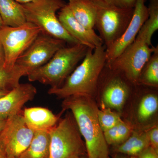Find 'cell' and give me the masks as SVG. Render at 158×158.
Returning <instances> with one entry per match:
<instances>
[{"mask_svg": "<svg viewBox=\"0 0 158 158\" xmlns=\"http://www.w3.org/2000/svg\"><path fill=\"white\" fill-rule=\"evenodd\" d=\"M41 33V30L31 23L19 27L3 26L0 29V41L5 52L4 68L11 70L19 58Z\"/></svg>", "mask_w": 158, "mask_h": 158, "instance_id": "obj_8", "label": "cell"}, {"mask_svg": "<svg viewBox=\"0 0 158 158\" xmlns=\"http://www.w3.org/2000/svg\"><path fill=\"white\" fill-rule=\"evenodd\" d=\"M60 39L40 33L31 46L17 59L15 65L27 76L49 61L54 54L65 46Z\"/></svg>", "mask_w": 158, "mask_h": 158, "instance_id": "obj_9", "label": "cell"}, {"mask_svg": "<svg viewBox=\"0 0 158 158\" xmlns=\"http://www.w3.org/2000/svg\"><path fill=\"white\" fill-rule=\"evenodd\" d=\"M37 1H38V0H19L18 2L23 4H26V3L34 2H37Z\"/></svg>", "mask_w": 158, "mask_h": 158, "instance_id": "obj_33", "label": "cell"}, {"mask_svg": "<svg viewBox=\"0 0 158 158\" xmlns=\"http://www.w3.org/2000/svg\"><path fill=\"white\" fill-rule=\"evenodd\" d=\"M0 17L6 27H15L27 22L22 4L15 0H0Z\"/></svg>", "mask_w": 158, "mask_h": 158, "instance_id": "obj_17", "label": "cell"}, {"mask_svg": "<svg viewBox=\"0 0 158 158\" xmlns=\"http://www.w3.org/2000/svg\"><path fill=\"white\" fill-rule=\"evenodd\" d=\"M113 158H137V156L126 155L122 154L116 153Z\"/></svg>", "mask_w": 158, "mask_h": 158, "instance_id": "obj_30", "label": "cell"}, {"mask_svg": "<svg viewBox=\"0 0 158 158\" xmlns=\"http://www.w3.org/2000/svg\"><path fill=\"white\" fill-rule=\"evenodd\" d=\"M66 4L63 0H38L22 6L27 22L39 27L41 33L63 40L69 45L81 44L69 34L56 15L57 11Z\"/></svg>", "mask_w": 158, "mask_h": 158, "instance_id": "obj_4", "label": "cell"}, {"mask_svg": "<svg viewBox=\"0 0 158 158\" xmlns=\"http://www.w3.org/2000/svg\"><path fill=\"white\" fill-rule=\"evenodd\" d=\"M49 158H81L87 155L85 142L71 113H67L49 131Z\"/></svg>", "mask_w": 158, "mask_h": 158, "instance_id": "obj_5", "label": "cell"}, {"mask_svg": "<svg viewBox=\"0 0 158 158\" xmlns=\"http://www.w3.org/2000/svg\"><path fill=\"white\" fill-rule=\"evenodd\" d=\"M89 48L78 44L60 48L45 65L28 75L29 81L49 85L51 88H59L84 59Z\"/></svg>", "mask_w": 158, "mask_h": 158, "instance_id": "obj_3", "label": "cell"}, {"mask_svg": "<svg viewBox=\"0 0 158 158\" xmlns=\"http://www.w3.org/2000/svg\"><path fill=\"white\" fill-rule=\"evenodd\" d=\"M137 158H158V152L149 146L137 156Z\"/></svg>", "mask_w": 158, "mask_h": 158, "instance_id": "obj_28", "label": "cell"}, {"mask_svg": "<svg viewBox=\"0 0 158 158\" xmlns=\"http://www.w3.org/2000/svg\"><path fill=\"white\" fill-rule=\"evenodd\" d=\"M62 113L56 115L47 108L35 107L25 108L23 115L27 126L36 132L50 131L58 123Z\"/></svg>", "mask_w": 158, "mask_h": 158, "instance_id": "obj_15", "label": "cell"}, {"mask_svg": "<svg viewBox=\"0 0 158 158\" xmlns=\"http://www.w3.org/2000/svg\"><path fill=\"white\" fill-rule=\"evenodd\" d=\"M156 48L136 37L113 62L106 64L110 69L124 76L134 86H138L141 70Z\"/></svg>", "mask_w": 158, "mask_h": 158, "instance_id": "obj_7", "label": "cell"}, {"mask_svg": "<svg viewBox=\"0 0 158 158\" xmlns=\"http://www.w3.org/2000/svg\"><path fill=\"white\" fill-rule=\"evenodd\" d=\"M148 8V17L137 35V37L152 46L151 40L158 29V0H149Z\"/></svg>", "mask_w": 158, "mask_h": 158, "instance_id": "obj_20", "label": "cell"}, {"mask_svg": "<svg viewBox=\"0 0 158 158\" xmlns=\"http://www.w3.org/2000/svg\"><path fill=\"white\" fill-rule=\"evenodd\" d=\"M96 11L95 27L106 49L119 38L132 17L134 9H122L104 0H90Z\"/></svg>", "mask_w": 158, "mask_h": 158, "instance_id": "obj_6", "label": "cell"}, {"mask_svg": "<svg viewBox=\"0 0 158 158\" xmlns=\"http://www.w3.org/2000/svg\"><path fill=\"white\" fill-rule=\"evenodd\" d=\"M81 158H88V157H87V155H85L83 156H82V157H81Z\"/></svg>", "mask_w": 158, "mask_h": 158, "instance_id": "obj_36", "label": "cell"}, {"mask_svg": "<svg viewBox=\"0 0 158 158\" xmlns=\"http://www.w3.org/2000/svg\"><path fill=\"white\" fill-rule=\"evenodd\" d=\"M76 19L88 29L95 27L96 11L90 0H69L67 4Z\"/></svg>", "mask_w": 158, "mask_h": 158, "instance_id": "obj_18", "label": "cell"}, {"mask_svg": "<svg viewBox=\"0 0 158 158\" xmlns=\"http://www.w3.org/2000/svg\"><path fill=\"white\" fill-rule=\"evenodd\" d=\"M150 146L147 131H135L127 140L114 147L116 153L137 156Z\"/></svg>", "mask_w": 158, "mask_h": 158, "instance_id": "obj_16", "label": "cell"}, {"mask_svg": "<svg viewBox=\"0 0 158 158\" xmlns=\"http://www.w3.org/2000/svg\"><path fill=\"white\" fill-rule=\"evenodd\" d=\"M58 18L69 34L80 43L93 49L103 45L102 40L94 29H87L76 19L67 4L59 10Z\"/></svg>", "mask_w": 158, "mask_h": 158, "instance_id": "obj_13", "label": "cell"}, {"mask_svg": "<svg viewBox=\"0 0 158 158\" xmlns=\"http://www.w3.org/2000/svg\"><path fill=\"white\" fill-rule=\"evenodd\" d=\"M107 2L122 9H134L136 0H104Z\"/></svg>", "mask_w": 158, "mask_h": 158, "instance_id": "obj_27", "label": "cell"}, {"mask_svg": "<svg viewBox=\"0 0 158 158\" xmlns=\"http://www.w3.org/2000/svg\"><path fill=\"white\" fill-rule=\"evenodd\" d=\"M100 126L103 132L106 131L123 121L120 114L108 108H102L98 111Z\"/></svg>", "mask_w": 158, "mask_h": 158, "instance_id": "obj_25", "label": "cell"}, {"mask_svg": "<svg viewBox=\"0 0 158 158\" xmlns=\"http://www.w3.org/2000/svg\"><path fill=\"white\" fill-rule=\"evenodd\" d=\"M62 112L70 110L85 139L88 158H110L109 148L98 118V108L93 98L82 96L64 98Z\"/></svg>", "mask_w": 158, "mask_h": 158, "instance_id": "obj_1", "label": "cell"}, {"mask_svg": "<svg viewBox=\"0 0 158 158\" xmlns=\"http://www.w3.org/2000/svg\"><path fill=\"white\" fill-rule=\"evenodd\" d=\"M15 1H16L17 2H18L19 0H15Z\"/></svg>", "mask_w": 158, "mask_h": 158, "instance_id": "obj_37", "label": "cell"}, {"mask_svg": "<svg viewBox=\"0 0 158 158\" xmlns=\"http://www.w3.org/2000/svg\"><path fill=\"white\" fill-rule=\"evenodd\" d=\"M106 62V47L89 48L81 63L77 66L62 86L50 88L48 93L64 99L71 96L94 98L98 91L99 80Z\"/></svg>", "mask_w": 158, "mask_h": 158, "instance_id": "obj_2", "label": "cell"}, {"mask_svg": "<svg viewBox=\"0 0 158 158\" xmlns=\"http://www.w3.org/2000/svg\"><path fill=\"white\" fill-rule=\"evenodd\" d=\"M107 67L109 75L102 85V108H108L121 112L133 85L122 74Z\"/></svg>", "mask_w": 158, "mask_h": 158, "instance_id": "obj_11", "label": "cell"}, {"mask_svg": "<svg viewBox=\"0 0 158 158\" xmlns=\"http://www.w3.org/2000/svg\"><path fill=\"white\" fill-rule=\"evenodd\" d=\"M50 147L49 131L34 132L28 147L19 158H49Z\"/></svg>", "mask_w": 158, "mask_h": 158, "instance_id": "obj_19", "label": "cell"}, {"mask_svg": "<svg viewBox=\"0 0 158 158\" xmlns=\"http://www.w3.org/2000/svg\"><path fill=\"white\" fill-rule=\"evenodd\" d=\"M147 0H136L131 19L124 33L109 48L106 49L107 64H110L132 43L148 17Z\"/></svg>", "mask_w": 158, "mask_h": 158, "instance_id": "obj_12", "label": "cell"}, {"mask_svg": "<svg viewBox=\"0 0 158 158\" xmlns=\"http://www.w3.org/2000/svg\"><path fill=\"white\" fill-rule=\"evenodd\" d=\"M37 93V89L31 84H19L0 98V117L7 119L20 113L24 105L32 100Z\"/></svg>", "mask_w": 158, "mask_h": 158, "instance_id": "obj_14", "label": "cell"}, {"mask_svg": "<svg viewBox=\"0 0 158 158\" xmlns=\"http://www.w3.org/2000/svg\"><path fill=\"white\" fill-rule=\"evenodd\" d=\"M4 26L3 24L2 21V19H1V17H0V29L2 28V27Z\"/></svg>", "mask_w": 158, "mask_h": 158, "instance_id": "obj_35", "label": "cell"}, {"mask_svg": "<svg viewBox=\"0 0 158 158\" xmlns=\"http://www.w3.org/2000/svg\"><path fill=\"white\" fill-rule=\"evenodd\" d=\"M23 76V73L15 65L11 70L0 68V90L10 91L19 85L20 79Z\"/></svg>", "mask_w": 158, "mask_h": 158, "instance_id": "obj_24", "label": "cell"}, {"mask_svg": "<svg viewBox=\"0 0 158 158\" xmlns=\"http://www.w3.org/2000/svg\"><path fill=\"white\" fill-rule=\"evenodd\" d=\"M153 88H158V46L141 70L138 85Z\"/></svg>", "mask_w": 158, "mask_h": 158, "instance_id": "obj_21", "label": "cell"}, {"mask_svg": "<svg viewBox=\"0 0 158 158\" xmlns=\"http://www.w3.org/2000/svg\"><path fill=\"white\" fill-rule=\"evenodd\" d=\"M133 130L131 123L123 120L115 126L104 132V135L108 145L115 147L127 140Z\"/></svg>", "mask_w": 158, "mask_h": 158, "instance_id": "obj_22", "label": "cell"}, {"mask_svg": "<svg viewBox=\"0 0 158 158\" xmlns=\"http://www.w3.org/2000/svg\"><path fill=\"white\" fill-rule=\"evenodd\" d=\"M5 62V55L3 46L0 41V68L4 67Z\"/></svg>", "mask_w": 158, "mask_h": 158, "instance_id": "obj_29", "label": "cell"}, {"mask_svg": "<svg viewBox=\"0 0 158 158\" xmlns=\"http://www.w3.org/2000/svg\"><path fill=\"white\" fill-rule=\"evenodd\" d=\"M22 112L7 118L0 134V145L8 158H19L34 137V131L26 124Z\"/></svg>", "mask_w": 158, "mask_h": 158, "instance_id": "obj_10", "label": "cell"}, {"mask_svg": "<svg viewBox=\"0 0 158 158\" xmlns=\"http://www.w3.org/2000/svg\"><path fill=\"white\" fill-rule=\"evenodd\" d=\"M9 91H3V90H0V98L2 97L4 95H6Z\"/></svg>", "mask_w": 158, "mask_h": 158, "instance_id": "obj_34", "label": "cell"}, {"mask_svg": "<svg viewBox=\"0 0 158 158\" xmlns=\"http://www.w3.org/2000/svg\"><path fill=\"white\" fill-rule=\"evenodd\" d=\"M0 158H8L6 152H5L1 145H0Z\"/></svg>", "mask_w": 158, "mask_h": 158, "instance_id": "obj_32", "label": "cell"}, {"mask_svg": "<svg viewBox=\"0 0 158 158\" xmlns=\"http://www.w3.org/2000/svg\"><path fill=\"white\" fill-rule=\"evenodd\" d=\"M158 109V97L154 94H148L141 100L137 111L138 120L144 122L152 117Z\"/></svg>", "mask_w": 158, "mask_h": 158, "instance_id": "obj_23", "label": "cell"}, {"mask_svg": "<svg viewBox=\"0 0 158 158\" xmlns=\"http://www.w3.org/2000/svg\"><path fill=\"white\" fill-rule=\"evenodd\" d=\"M147 131L151 147L158 152V127H154Z\"/></svg>", "mask_w": 158, "mask_h": 158, "instance_id": "obj_26", "label": "cell"}, {"mask_svg": "<svg viewBox=\"0 0 158 158\" xmlns=\"http://www.w3.org/2000/svg\"><path fill=\"white\" fill-rule=\"evenodd\" d=\"M6 120H7V119H5V118H3L0 117V134H1L3 129H4V127H5Z\"/></svg>", "mask_w": 158, "mask_h": 158, "instance_id": "obj_31", "label": "cell"}]
</instances>
